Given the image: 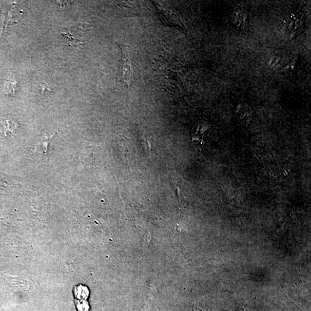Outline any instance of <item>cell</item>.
I'll return each mask as SVG.
<instances>
[{
  "mask_svg": "<svg viewBox=\"0 0 311 311\" xmlns=\"http://www.w3.org/2000/svg\"><path fill=\"white\" fill-rule=\"evenodd\" d=\"M17 130L16 122L6 118L0 119V133L4 138H11L15 134Z\"/></svg>",
  "mask_w": 311,
  "mask_h": 311,
  "instance_id": "cell-1",
  "label": "cell"
},
{
  "mask_svg": "<svg viewBox=\"0 0 311 311\" xmlns=\"http://www.w3.org/2000/svg\"><path fill=\"white\" fill-rule=\"evenodd\" d=\"M54 135L42 137L35 144L34 152L43 155L48 154L51 147V139Z\"/></svg>",
  "mask_w": 311,
  "mask_h": 311,
  "instance_id": "cell-2",
  "label": "cell"
},
{
  "mask_svg": "<svg viewBox=\"0 0 311 311\" xmlns=\"http://www.w3.org/2000/svg\"><path fill=\"white\" fill-rule=\"evenodd\" d=\"M123 78L124 81L130 85L133 78V69L131 63L126 60L123 67Z\"/></svg>",
  "mask_w": 311,
  "mask_h": 311,
  "instance_id": "cell-3",
  "label": "cell"
},
{
  "mask_svg": "<svg viewBox=\"0 0 311 311\" xmlns=\"http://www.w3.org/2000/svg\"><path fill=\"white\" fill-rule=\"evenodd\" d=\"M11 182L10 179L8 176L0 172V188L4 189V188H9V186H11Z\"/></svg>",
  "mask_w": 311,
  "mask_h": 311,
  "instance_id": "cell-4",
  "label": "cell"
}]
</instances>
